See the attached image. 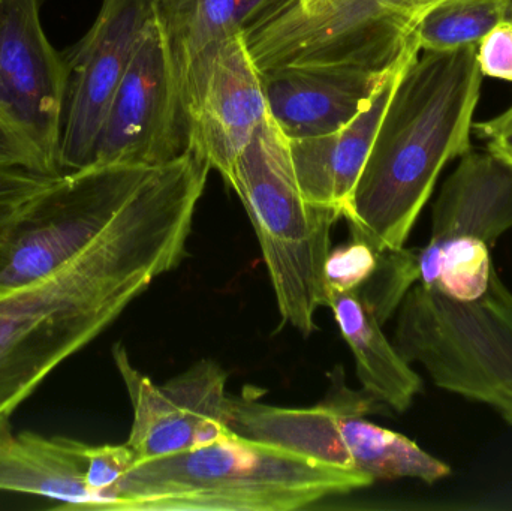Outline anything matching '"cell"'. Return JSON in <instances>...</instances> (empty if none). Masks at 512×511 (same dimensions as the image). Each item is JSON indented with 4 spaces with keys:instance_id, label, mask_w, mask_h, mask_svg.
<instances>
[{
    "instance_id": "obj_12",
    "label": "cell",
    "mask_w": 512,
    "mask_h": 511,
    "mask_svg": "<svg viewBox=\"0 0 512 511\" xmlns=\"http://www.w3.org/2000/svg\"><path fill=\"white\" fill-rule=\"evenodd\" d=\"M66 71L39 18V0H0V119L57 167Z\"/></svg>"
},
{
    "instance_id": "obj_29",
    "label": "cell",
    "mask_w": 512,
    "mask_h": 511,
    "mask_svg": "<svg viewBox=\"0 0 512 511\" xmlns=\"http://www.w3.org/2000/svg\"><path fill=\"white\" fill-rule=\"evenodd\" d=\"M21 207H6V209H0V233L8 227L9 222L20 212Z\"/></svg>"
},
{
    "instance_id": "obj_7",
    "label": "cell",
    "mask_w": 512,
    "mask_h": 511,
    "mask_svg": "<svg viewBox=\"0 0 512 511\" xmlns=\"http://www.w3.org/2000/svg\"><path fill=\"white\" fill-rule=\"evenodd\" d=\"M189 150L191 126L182 89L152 14L102 123L92 167H161Z\"/></svg>"
},
{
    "instance_id": "obj_19",
    "label": "cell",
    "mask_w": 512,
    "mask_h": 511,
    "mask_svg": "<svg viewBox=\"0 0 512 511\" xmlns=\"http://www.w3.org/2000/svg\"><path fill=\"white\" fill-rule=\"evenodd\" d=\"M417 252L418 282L457 300L484 294L495 275L492 248L472 236L430 239Z\"/></svg>"
},
{
    "instance_id": "obj_20",
    "label": "cell",
    "mask_w": 512,
    "mask_h": 511,
    "mask_svg": "<svg viewBox=\"0 0 512 511\" xmlns=\"http://www.w3.org/2000/svg\"><path fill=\"white\" fill-rule=\"evenodd\" d=\"M508 0H445L415 27L421 51H450L478 45L502 23Z\"/></svg>"
},
{
    "instance_id": "obj_21",
    "label": "cell",
    "mask_w": 512,
    "mask_h": 511,
    "mask_svg": "<svg viewBox=\"0 0 512 511\" xmlns=\"http://www.w3.org/2000/svg\"><path fill=\"white\" fill-rule=\"evenodd\" d=\"M417 282V252L403 246L396 251L379 252L375 272L355 293L366 303L376 320L384 324Z\"/></svg>"
},
{
    "instance_id": "obj_22",
    "label": "cell",
    "mask_w": 512,
    "mask_h": 511,
    "mask_svg": "<svg viewBox=\"0 0 512 511\" xmlns=\"http://www.w3.org/2000/svg\"><path fill=\"white\" fill-rule=\"evenodd\" d=\"M86 483L98 503V510L114 511L117 491L132 467L137 464L128 444L87 446Z\"/></svg>"
},
{
    "instance_id": "obj_31",
    "label": "cell",
    "mask_w": 512,
    "mask_h": 511,
    "mask_svg": "<svg viewBox=\"0 0 512 511\" xmlns=\"http://www.w3.org/2000/svg\"><path fill=\"white\" fill-rule=\"evenodd\" d=\"M504 20L510 21V23H512V0H508L507 11H505Z\"/></svg>"
},
{
    "instance_id": "obj_23",
    "label": "cell",
    "mask_w": 512,
    "mask_h": 511,
    "mask_svg": "<svg viewBox=\"0 0 512 511\" xmlns=\"http://www.w3.org/2000/svg\"><path fill=\"white\" fill-rule=\"evenodd\" d=\"M379 252L363 240L352 239L331 248L325 261V290L328 293H354L360 290L378 266Z\"/></svg>"
},
{
    "instance_id": "obj_24",
    "label": "cell",
    "mask_w": 512,
    "mask_h": 511,
    "mask_svg": "<svg viewBox=\"0 0 512 511\" xmlns=\"http://www.w3.org/2000/svg\"><path fill=\"white\" fill-rule=\"evenodd\" d=\"M481 74L512 81V23L504 20L477 47Z\"/></svg>"
},
{
    "instance_id": "obj_3",
    "label": "cell",
    "mask_w": 512,
    "mask_h": 511,
    "mask_svg": "<svg viewBox=\"0 0 512 511\" xmlns=\"http://www.w3.org/2000/svg\"><path fill=\"white\" fill-rule=\"evenodd\" d=\"M373 483L358 471L230 431L135 464L120 483L114 511H291Z\"/></svg>"
},
{
    "instance_id": "obj_25",
    "label": "cell",
    "mask_w": 512,
    "mask_h": 511,
    "mask_svg": "<svg viewBox=\"0 0 512 511\" xmlns=\"http://www.w3.org/2000/svg\"><path fill=\"white\" fill-rule=\"evenodd\" d=\"M59 177L24 168H0V209L24 206Z\"/></svg>"
},
{
    "instance_id": "obj_8",
    "label": "cell",
    "mask_w": 512,
    "mask_h": 511,
    "mask_svg": "<svg viewBox=\"0 0 512 511\" xmlns=\"http://www.w3.org/2000/svg\"><path fill=\"white\" fill-rule=\"evenodd\" d=\"M412 35L394 21L390 0H319L306 12L283 8L245 33V39L259 71L351 63L384 72L402 56Z\"/></svg>"
},
{
    "instance_id": "obj_2",
    "label": "cell",
    "mask_w": 512,
    "mask_h": 511,
    "mask_svg": "<svg viewBox=\"0 0 512 511\" xmlns=\"http://www.w3.org/2000/svg\"><path fill=\"white\" fill-rule=\"evenodd\" d=\"M477 47L424 51L403 72L345 215L352 239L378 252L403 248L445 165L471 150Z\"/></svg>"
},
{
    "instance_id": "obj_28",
    "label": "cell",
    "mask_w": 512,
    "mask_h": 511,
    "mask_svg": "<svg viewBox=\"0 0 512 511\" xmlns=\"http://www.w3.org/2000/svg\"><path fill=\"white\" fill-rule=\"evenodd\" d=\"M444 2L445 0H390V11L400 29L412 35L421 18Z\"/></svg>"
},
{
    "instance_id": "obj_26",
    "label": "cell",
    "mask_w": 512,
    "mask_h": 511,
    "mask_svg": "<svg viewBox=\"0 0 512 511\" xmlns=\"http://www.w3.org/2000/svg\"><path fill=\"white\" fill-rule=\"evenodd\" d=\"M0 168H24L38 173L62 176L54 170L53 165L39 150L3 119H0Z\"/></svg>"
},
{
    "instance_id": "obj_6",
    "label": "cell",
    "mask_w": 512,
    "mask_h": 511,
    "mask_svg": "<svg viewBox=\"0 0 512 511\" xmlns=\"http://www.w3.org/2000/svg\"><path fill=\"white\" fill-rule=\"evenodd\" d=\"M156 167L102 165L62 174L0 233V294L62 269L111 227Z\"/></svg>"
},
{
    "instance_id": "obj_1",
    "label": "cell",
    "mask_w": 512,
    "mask_h": 511,
    "mask_svg": "<svg viewBox=\"0 0 512 511\" xmlns=\"http://www.w3.org/2000/svg\"><path fill=\"white\" fill-rule=\"evenodd\" d=\"M209 173L191 153L153 168L89 248L48 278L0 294V417L179 266Z\"/></svg>"
},
{
    "instance_id": "obj_10",
    "label": "cell",
    "mask_w": 512,
    "mask_h": 511,
    "mask_svg": "<svg viewBox=\"0 0 512 511\" xmlns=\"http://www.w3.org/2000/svg\"><path fill=\"white\" fill-rule=\"evenodd\" d=\"M113 359L134 411L126 444L137 464L212 443L231 431L233 396L227 393L228 374L215 360H198L156 386L134 368L120 342L113 347Z\"/></svg>"
},
{
    "instance_id": "obj_30",
    "label": "cell",
    "mask_w": 512,
    "mask_h": 511,
    "mask_svg": "<svg viewBox=\"0 0 512 511\" xmlns=\"http://www.w3.org/2000/svg\"><path fill=\"white\" fill-rule=\"evenodd\" d=\"M318 2L319 0H292L285 8L291 9V11L306 12L312 9Z\"/></svg>"
},
{
    "instance_id": "obj_15",
    "label": "cell",
    "mask_w": 512,
    "mask_h": 511,
    "mask_svg": "<svg viewBox=\"0 0 512 511\" xmlns=\"http://www.w3.org/2000/svg\"><path fill=\"white\" fill-rule=\"evenodd\" d=\"M11 417H0V491L48 498L60 509L98 510L86 483L89 444L15 434Z\"/></svg>"
},
{
    "instance_id": "obj_5",
    "label": "cell",
    "mask_w": 512,
    "mask_h": 511,
    "mask_svg": "<svg viewBox=\"0 0 512 511\" xmlns=\"http://www.w3.org/2000/svg\"><path fill=\"white\" fill-rule=\"evenodd\" d=\"M393 344L436 386L489 405L512 426V293L498 273L474 300L417 282L397 308Z\"/></svg>"
},
{
    "instance_id": "obj_27",
    "label": "cell",
    "mask_w": 512,
    "mask_h": 511,
    "mask_svg": "<svg viewBox=\"0 0 512 511\" xmlns=\"http://www.w3.org/2000/svg\"><path fill=\"white\" fill-rule=\"evenodd\" d=\"M474 129L486 140L487 152L512 168V105L493 119L474 123Z\"/></svg>"
},
{
    "instance_id": "obj_17",
    "label": "cell",
    "mask_w": 512,
    "mask_h": 511,
    "mask_svg": "<svg viewBox=\"0 0 512 511\" xmlns=\"http://www.w3.org/2000/svg\"><path fill=\"white\" fill-rule=\"evenodd\" d=\"M292 0H152L177 80L212 42L248 33Z\"/></svg>"
},
{
    "instance_id": "obj_11",
    "label": "cell",
    "mask_w": 512,
    "mask_h": 511,
    "mask_svg": "<svg viewBox=\"0 0 512 511\" xmlns=\"http://www.w3.org/2000/svg\"><path fill=\"white\" fill-rule=\"evenodd\" d=\"M180 89L191 126V149L227 179L267 114L261 75L245 33L207 45L186 69Z\"/></svg>"
},
{
    "instance_id": "obj_13",
    "label": "cell",
    "mask_w": 512,
    "mask_h": 511,
    "mask_svg": "<svg viewBox=\"0 0 512 511\" xmlns=\"http://www.w3.org/2000/svg\"><path fill=\"white\" fill-rule=\"evenodd\" d=\"M393 66L379 72L351 63H310L259 71L267 113L289 141L330 134L370 104Z\"/></svg>"
},
{
    "instance_id": "obj_16",
    "label": "cell",
    "mask_w": 512,
    "mask_h": 511,
    "mask_svg": "<svg viewBox=\"0 0 512 511\" xmlns=\"http://www.w3.org/2000/svg\"><path fill=\"white\" fill-rule=\"evenodd\" d=\"M340 335L355 360L358 381L367 395L397 413H405L423 389L420 375L400 356L357 293H328Z\"/></svg>"
},
{
    "instance_id": "obj_18",
    "label": "cell",
    "mask_w": 512,
    "mask_h": 511,
    "mask_svg": "<svg viewBox=\"0 0 512 511\" xmlns=\"http://www.w3.org/2000/svg\"><path fill=\"white\" fill-rule=\"evenodd\" d=\"M342 467L375 480L415 479L436 483L450 476L445 462L405 435L382 428L366 414L349 413L339 422Z\"/></svg>"
},
{
    "instance_id": "obj_9",
    "label": "cell",
    "mask_w": 512,
    "mask_h": 511,
    "mask_svg": "<svg viewBox=\"0 0 512 511\" xmlns=\"http://www.w3.org/2000/svg\"><path fill=\"white\" fill-rule=\"evenodd\" d=\"M152 14V0H104L89 32L62 53L66 86L60 174L92 167L102 123Z\"/></svg>"
},
{
    "instance_id": "obj_4",
    "label": "cell",
    "mask_w": 512,
    "mask_h": 511,
    "mask_svg": "<svg viewBox=\"0 0 512 511\" xmlns=\"http://www.w3.org/2000/svg\"><path fill=\"white\" fill-rule=\"evenodd\" d=\"M225 180L254 225L283 323L312 335L316 312L327 306L325 261L342 216L304 197L289 140L268 113Z\"/></svg>"
},
{
    "instance_id": "obj_14",
    "label": "cell",
    "mask_w": 512,
    "mask_h": 511,
    "mask_svg": "<svg viewBox=\"0 0 512 511\" xmlns=\"http://www.w3.org/2000/svg\"><path fill=\"white\" fill-rule=\"evenodd\" d=\"M420 51L414 32L370 104L348 125L319 137L289 141L298 185L310 203L336 210L345 218L388 102Z\"/></svg>"
}]
</instances>
